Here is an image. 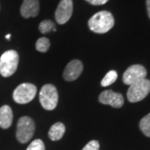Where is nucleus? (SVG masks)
<instances>
[{
	"mask_svg": "<svg viewBox=\"0 0 150 150\" xmlns=\"http://www.w3.org/2000/svg\"><path fill=\"white\" fill-rule=\"evenodd\" d=\"M39 102L46 110H54L59 102V93L53 84H45L39 93Z\"/></svg>",
	"mask_w": 150,
	"mask_h": 150,
	"instance_id": "4",
	"label": "nucleus"
},
{
	"mask_svg": "<svg viewBox=\"0 0 150 150\" xmlns=\"http://www.w3.org/2000/svg\"><path fill=\"white\" fill-rule=\"evenodd\" d=\"M38 29L39 31L42 33H48L54 31H56V28L54 25V22H52L51 20H43L40 23L38 26Z\"/></svg>",
	"mask_w": 150,
	"mask_h": 150,
	"instance_id": "15",
	"label": "nucleus"
},
{
	"mask_svg": "<svg viewBox=\"0 0 150 150\" xmlns=\"http://www.w3.org/2000/svg\"><path fill=\"white\" fill-rule=\"evenodd\" d=\"M83 69V66L80 60L79 59L72 60L67 64L64 71V79L69 82L74 81L80 76Z\"/></svg>",
	"mask_w": 150,
	"mask_h": 150,
	"instance_id": "10",
	"label": "nucleus"
},
{
	"mask_svg": "<svg viewBox=\"0 0 150 150\" xmlns=\"http://www.w3.org/2000/svg\"><path fill=\"white\" fill-rule=\"evenodd\" d=\"M99 102L103 104L110 105L115 108H119L123 105L124 99L123 95L119 93H115L112 90H105L102 92L98 98Z\"/></svg>",
	"mask_w": 150,
	"mask_h": 150,
	"instance_id": "9",
	"label": "nucleus"
},
{
	"mask_svg": "<svg viewBox=\"0 0 150 150\" xmlns=\"http://www.w3.org/2000/svg\"><path fill=\"white\" fill-rule=\"evenodd\" d=\"M19 62L18 54L14 50L6 51L0 57V74L3 77H10L16 72Z\"/></svg>",
	"mask_w": 150,
	"mask_h": 150,
	"instance_id": "2",
	"label": "nucleus"
},
{
	"mask_svg": "<svg viewBox=\"0 0 150 150\" xmlns=\"http://www.w3.org/2000/svg\"><path fill=\"white\" fill-rule=\"evenodd\" d=\"M92 5H103L105 4L108 0H85Z\"/></svg>",
	"mask_w": 150,
	"mask_h": 150,
	"instance_id": "20",
	"label": "nucleus"
},
{
	"mask_svg": "<svg viewBox=\"0 0 150 150\" xmlns=\"http://www.w3.org/2000/svg\"><path fill=\"white\" fill-rule=\"evenodd\" d=\"M13 114L8 105H4L0 108V128L8 129L13 123Z\"/></svg>",
	"mask_w": 150,
	"mask_h": 150,
	"instance_id": "12",
	"label": "nucleus"
},
{
	"mask_svg": "<svg viewBox=\"0 0 150 150\" xmlns=\"http://www.w3.org/2000/svg\"><path fill=\"white\" fill-rule=\"evenodd\" d=\"M90 30L96 33H105L114 25V18L108 11H100L95 13L88 22Z\"/></svg>",
	"mask_w": 150,
	"mask_h": 150,
	"instance_id": "1",
	"label": "nucleus"
},
{
	"mask_svg": "<svg viewBox=\"0 0 150 150\" xmlns=\"http://www.w3.org/2000/svg\"><path fill=\"white\" fill-rule=\"evenodd\" d=\"M40 4L38 0H23L20 8V13L24 18L37 17L39 13Z\"/></svg>",
	"mask_w": 150,
	"mask_h": 150,
	"instance_id": "11",
	"label": "nucleus"
},
{
	"mask_svg": "<svg viewBox=\"0 0 150 150\" xmlns=\"http://www.w3.org/2000/svg\"><path fill=\"white\" fill-rule=\"evenodd\" d=\"M146 6H147V12L148 15L150 18V0H146Z\"/></svg>",
	"mask_w": 150,
	"mask_h": 150,
	"instance_id": "21",
	"label": "nucleus"
},
{
	"mask_svg": "<svg viewBox=\"0 0 150 150\" xmlns=\"http://www.w3.org/2000/svg\"><path fill=\"white\" fill-rule=\"evenodd\" d=\"M10 37H11L10 34H8V35H6V38H7V39H8V40H9Z\"/></svg>",
	"mask_w": 150,
	"mask_h": 150,
	"instance_id": "22",
	"label": "nucleus"
},
{
	"mask_svg": "<svg viewBox=\"0 0 150 150\" xmlns=\"http://www.w3.org/2000/svg\"><path fill=\"white\" fill-rule=\"evenodd\" d=\"M26 150H45V145L41 139H35L28 145Z\"/></svg>",
	"mask_w": 150,
	"mask_h": 150,
	"instance_id": "18",
	"label": "nucleus"
},
{
	"mask_svg": "<svg viewBox=\"0 0 150 150\" xmlns=\"http://www.w3.org/2000/svg\"><path fill=\"white\" fill-rule=\"evenodd\" d=\"M83 150H99V143L97 140H92L86 144Z\"/></svg>",
	"mask_w": 150,
	"mask_h": 150,
	"instance_id": "19",
	"label": "nucleus"
},
{
	"mask_svg": "<svg viewBox=\"0 0 150 150\" xmlns=\"http://www.w3.org/2000/svg\"><path fill=\"white\" fill-rule=\"evenodd\" d=\"M37 93V88L29 83H24L18 85L13 93V100L19 104H25L31 102Z\"/></svg>",
	"mask_w": 150,
	"mask_h": 150,
	"instance_id": "6",
	"label": "nucleus"
},
{
	"mask_svg": "<svg viewBox=\"0 0 150 150\" xmlns=\"http://www.w3.org/2000/svg\"><path fill=\"white\" fill-rule=\"evenodd\" d=\"M150 93V80L143 79L129 86L127 98L129 102L137 103L143 100Z\"/></svg>",
	"mask_w": 150,
	"mask_h": 150,
	"instance_id": "5",
	"label": "nucleus"
},
{
	"mask_svg": "<svg viewBox=\"0 0 150 150\" xmlns=\"http://www.w3.org/2000/svg\"><path fill=\"white\" fill-rule=\"evenodd\" d=\"M147 70L144 66L140 64H134L130 66L123 75V83L127 85H132L137 82L146 79Z\"/></svg>",
	"mask_w": 150,
	"mask_h": 150,
	"instance_id": "7",
	"label": "nucleus"
},
{
	"mask_svg": "<svg viewBox=\"0 0 150 150\" xmlns=\"http://www.w3.org/2000/svg\"><path fill=\"white\" fill-rule=\"evenodd\" d=\"M139 128L147 137H150V112L140 120Z\"/></svg>",
	"mask_w": 150,
	"mask_h": 150,
	"instance_id": "16",
	"label": "nucleus"
},
{
	"mask_svg": "<svg viewBox=\"0 0 150 150\" xmlns=\"http://www.w3.org/2000/svg\"><path fill=\"white\" fill-rule=\"evenodd\" d=\"M65 133V126L64 123H56L50 128L48 131V137L53 141H58L61 139Z\"/></svg>",
	"mask_w": 150,
	"mask_h": 150,
	"instance_id": "13",
	"label": "nucleus"
},
{
	"mask_svg": "<svg viewBox=\"0 0 150 150\" xmlns=\"http://www.w3.org/2000/svg\"><path fill=\"white\" fill-rule=\"evenodd\" d=\"M36 49L40 53H46L49 49L50 47V42L47 38L43 37L38 39L36 42Z\"/></svg>",
	"mask_w": 150,
	"mask_h": 150,
	"instance_id": "17",
	"label": "nucleus"
},
{
	"mask_svg": "<svg viewBox=\"0 0 150 150\" xmlns=\"http://www.w3.org/2000/svg\"><path fill=\"white\" fill-rule=\"evenodd\" d=\"M118 79V74L116 71L111 70L109 72H108L107 74L104 76V78L101 81V85L103 87H107L112 84L115 81Z\"/></svg>",
	"mask_w": 150,
	"mask_h": 150,
	"instance_id": "14",
	"label": "nucleus"
},
{
	"mask_svg": "<svg viewBox=\"0 0 150 150\" xmlns=\"http://www.w3.org/2000/svg\"><path fill=\"white\" fill-rule=\"evenodd\" d=\"M74 11L73 0H61L55 11V19L59 24H64L70 19Z\"/></svg>",
	"mask_w": 150,
	"mask_h": 150,
	"instance_id": "8",
	"label": "nucleus"
},
{
	"mask_svg": "<svg viewBox=\"0 0 150 150\" xmlns=\"http://www.w3.org/2000/svg\"><path fill=\"white\" fill-rule=\"evenodd\" d=\"M35 132V123L32 118L23 116L17 123L16 137L21 144H26L31 139Z\"/></svg>",
	"mask_w": 150,
	"mask_h": 150,
	"instance_id": "3",
	"label": "nucleus"
}]
</instances>
